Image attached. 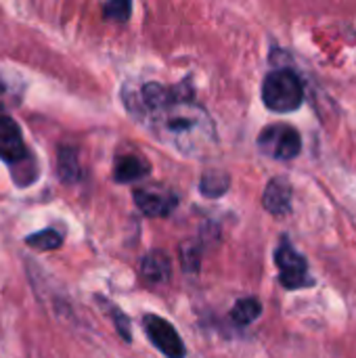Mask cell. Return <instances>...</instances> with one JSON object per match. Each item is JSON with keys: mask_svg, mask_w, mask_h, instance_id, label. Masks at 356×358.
Wrapping results in <instances>:
<instances>
[{"mask_svg": "<svg viewBox=\"0 0 356 358\" xmlns=\"http://www.w3.org/2000/svg\"><path fill=\"white\" fill-rule=\"evenodd\" d=\"M141 122L189 157H204L218 143L208 111L187 96H176Z\"/></svg>", "mask_w": 356, "mask_h": 358, "instance_id": "cell-1", "label": "cell"}, {"mask_svg": "<svg viewBox=\"0 0 356 358\" xmlns=\"http://www.w3.org/2000/svg\"><path fill=\"white\" fill-rule=\"evenodd\" d=\"M262 101L275 113H292L304 101V86L292 69H275L264 78Z\"/></svg>", "mask_w": 356, "mask_h": 358, "instance_id": "cell-2", "label": "cell"}, {"mask_svg": "<svg viewBox=\"0 0 356 358\" xmlns=\"http://www.w3.org/2000/svg\"><path fill=\"white\" fill-rule=\"evenodd\" d=\"M275 264H277L279 283L283 289L296 292V289H306L315 285V279L311 277L308 260L290 243L287 237H283L275 250Z\"/></svg>", "mask_w": 356, "mask_h": 358, "instance_id": "cell-3", "label": "cell"}, {"mask_svg": "<svg viewBox=\"0 0 356 358\" xmlns=\"http://www.w3.org/2000/svg\"><path fill=\"white\" fill-rule=\"evenodd\" d=\"M258 147L262 153L275 159H294L302 149V138L290 124H271L258 136Z\"/></svg>", "mask_w": 356, "mask_h": 358, "instance_id": "cell-4", "label": "cell"}, {"mask_svg": "<svg viewBox=\"0 0 356 358\" xmlns=\"http://www.w3.org/2000/svg\"><path fill=\"white\" fill-rule=\"evenodd\" d=\"M143 329L149 342L164 355L166 358H185L187 348L183 344V338L174 329L172 323L157 315H145L143 317Z\"/></svg>", "mask_w": 356, "mask_h": 358, "instance_id": "cell-5", "label": "cell"}, {"mask_svg": "<svg viewBox=\"0 0 356 358\" xmlns=\"http://www.w3.org/2000/svg\"><path fill=\"white\" fill-rule=\"evenodd\" d=\"M132 197H134V203L138 206V210L149 218H166L178 206L176 193L162 189V187H138V189H134Z\"/></svg>", "mask_w": 356, "mask_h": 358, "instance_id": "cell-6", "label": "cell"}, {"mask_svg": "<svg viewBox=\"0 0 356 358\" xmlns=\"http://www.w3.org/2000/svg\"><path fill=\"white\" fill-rule=\"evenodd\" d=\"M0 159L17 168L29 159L19 126L8 115H0Z\"/></svg>", "mask_w": 356, "mask_h": 358, "instance_id": "cell-7", "label": "cell"}, {"mask_svg": "<svg viewBox=\"0 0 356 358\" xmlns=\"http://www.w3.org/2000/svg\"><path fill=\"white\" fill-rule=\"evenodd\" d=\"M262 206L273 216H285L292 210V185L285 176H277L266 185Z\"/></svg>", "mask_w": 356, "mask_h": 358, "instance_id": "cell-8", "label": "cell"}, {"mask_svg": "<svg viewBox=\"0 0 356 358\" xmlns=\"http://www.w3.org/2000/svg\"><path fill=\"white\" fill-rule=\"evenodd\" d=\"M141 277L147 283L164 285L172 277V260L164 250H153L143 256L141 260Z\"/></svg>", "mask_w": 356, "mask_h": 358, "instance_id": "cell-9", "label": "cell"}, {"mask_svg": "<svg viewBox=\"0 0 356 358\" xmlns=\"http://www.w3.org/2000/svg\"><path fill=\"white\" fill-rule=\"evenodd\" d=\"M149 172H151V168L141 155H122L115 159L113 178H115V182L128 185V182H136V180L145 178Z\"/></svg>", "mask_w": 356, "mask_h": 358, "instance_id": "cell-10", "label": "cell"}, {"mask_svg": "<svg viewBox=\"0 0 356 358\" xmlns=\"http://www.w3.org/2000/svg\"><path fill=\"white\" fill-rule=\"evenodd\" d=\"M229 187H231V176L222 170H208V172H204V176L199 180V191L208 199L222 197L229 191Z\"/></svg>", "mask_w": 356, "mask_h": 358, "instance_id": "cell-11", "label": "cell"}, {"mask_svg": "<svg viewBox=\"0 0 356 358\" xmlns=\"http://www.w3.org/2000/svg\"><path fill=\"white\" fill-rule=\"evenodd\" d=\"M262 315V304L256 298H241L235 302L233 310H231V321L239 327H248L252 325L258 317Z\"/></svg>", "mask_w": 356, "mask_h": 358, "instance_id": "cell-12", "label": "cell"}, {"mask_svg": "<svg viewBox=\"0 0 356 358\" xmlns=\"http://www.w3.org/2000/svg\"><path fill=\"white\" fill-rule=\"evenodd\" d=\"M59 178L67 185L76 182L80 178V164H78V153L71 147H61L59 151Z\"/></svg>", "mask_w": 356, "mask_h": 358, "instance_id": "cell-13", "label": "cell"}, {"mask_svg": "<svg viewBox=\"0 0 356 358\" xmlns=\"http://www.w3.org/2000/svg\"><path fill=\"white\" fill-rule=\"evenodd\" d=\"M25 243L34 250H40V252H50V250H57L61 248L63 243V235L55 229H44V231H38L34 235H27L25 237Z\"/></svg>", "mask_w": 356, "mask_h": 358, "instance_id": "cell-14", "label": "cell"}, {"mask_svg": "<svg viewBox=\"0 0 356 358\" xmlns=\"http://www.w3.org/2000/svg\"><path fill=\"white\" fill-rule=\"evenodd\" d=\"M180 260H183V271L185 273H197L201 264V250L193 241L180 245Z\"/></svg>", "mask_w": 356, "mask_h": 358, "instance_id": "cell-15", "label": "cell"}, {"mask_svg": "<svg viewBox=\"0 0 356 358\" xmlns=\"http://www.w3.org/2000/svg\"><path fill=\"white\" fill-rule=\"evenodd\" d=\"M132 13V0H107L103 6V15L109 21H126Z\"/></svg>", "mask_w": 356, "mask_h": 358, "instance_id": "cell-16", "label": "cell"}, {"mask_svg": "<svg viewBox=\"0 0 356 358\" xmlns=\"http://www.w3.org/2000/svg\"><path fill=\"white\" fill-rule=\"evenodd\" d=\"M107 306H109V315H111V319H113V325H115V331L122 336V340L124 342H132V331H130V319L118 308V306H113V304H109V302H105Z\"/></svg>", "mask_w": 356, "mask_h": 358, "instance_id": "cell-17", "label": "cell"}]
</instances>
